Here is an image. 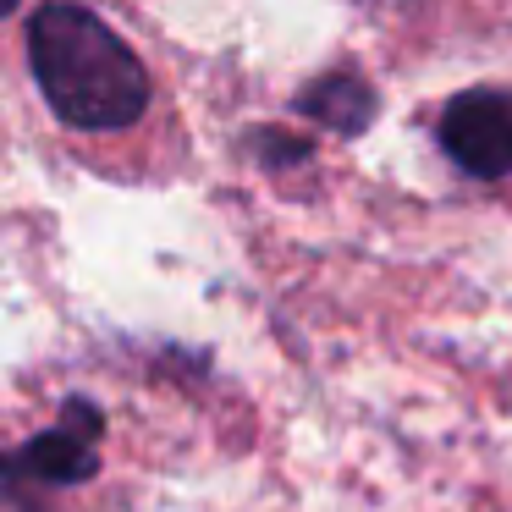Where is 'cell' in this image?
<instances>
[{
    "label": "cell",
    "mask_w": 512,
    "mask_h": 512,
    "mask_svg": "<svg viewBox=\"0 0 512 512\" xmlns=\"http://www.w3.org/2000/svg\"><path fill=\"white\" fill-rule=\"evenodd\" d=\"M17 12V0H0V17H12Z\"/></svg>",
    "instance_id": "6"
},
{
    "label": "cell",
    "mask_w": 512,
    "mask_h": 512,
    "mask_svg": "<svg viewBox=\"0 0 512 512\" xmlns=\"http://www.w3.org/2000/svg\"><path fill=\"white\" fill-rule=\"evenodd\" d=\"M248 149H254V160L265 171H287V166H303V160H309V144H303V138H281V133H270V127H259V133L248 138Z\"/></svg>",
    "instance_id": "5"
},
{
    "label": "cell",
    "mask_w": 512,
    "mask_h": 512,
    "mask_svg": "<svg viewBox=\"0 0 512 512\" xmlns=\"http://www.w3.org/2000/svg\"><path fill=\"white\" fill-rule=\"evenodd\" d=\"M28 67L45 105L78 133H122L149 111L144 61L78 0H45L28 17Z\"/></svg>",
    "instance_id": "1"
},
{
    "label": "cell",
    "mask_w": 512,
    "mask_h": 512,
    "mask_svg": "<svg viewBox=\"0 0 512 512\" xmlns=\"http://www.w3.org/2000/svg\"><path fill=\"white\" fill-rule=\"evenodd\" d=\"M105 408L83 391L61 402L56 424L28 435L23 446H0V507L6 512H45L50 496L78 490L100 474Z\"/></svg>",
    "instance_id": "2"
},
{
    "label": "cell",
    "mask_w": 512,
    "mask_h": 512,
    "mask_svg": "<svg viewBox=\"0 0 512 512\" xmlns=\"http://www.w3.org/2000/svg\"><path fill=\"white\" fill-rule=\"evenodd\" d=\"M435 138H441V155L463 177L474 182L512 177V89L479 83V89L452 94L441 122H435Z\"/></svg>",
    "instance_id": "3"
},
{
    "label": "cell",
    "mask_w": 512,
    "mask_h": 512,
    "mask_svg": "<svg viewBox=\"0 0 512 512\" xmlns=\"http://www.w3.org/2000/svg\"><path fill=\"white\" fill-rule=\"evenodd\" d=\"M298 111L309 116V122H320L325 133H336V138H358V133H369L380 100H375V89H369L364 78L331 72V78H314L309 89L298 94Z\"/></svg>",
    "instance_id": "4"
}]
</instances>
